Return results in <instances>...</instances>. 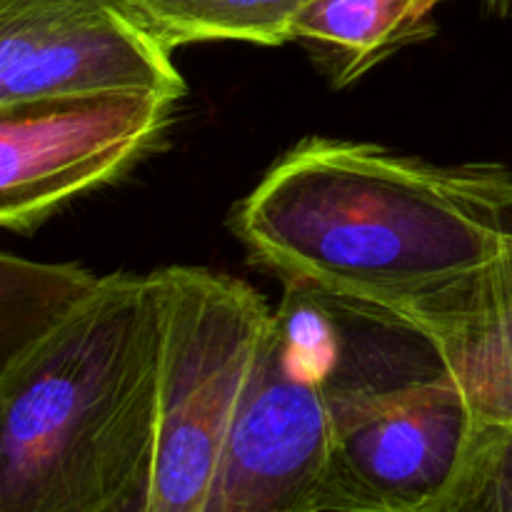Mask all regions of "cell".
<instances>
[{
  "instance_id": "1",
  "label": "cell",
  "mask_w": 512,
  "mask_h": 512,
  "mask_svg": "<svg viewBox=\"0 0 512 512\" xmlns=\"http://www.w3.org/2000/svg\"><path fill=\"white\" fill-rule=\"evenodd\" d=\"M158 275L0 258V512H108L143 478L163 393Z\"/></svg>"
},
{
  "instance_id": "2",
  "label": "cell",
  "mask_w": 512,
  "mask_h": 512,
  "mask_svg": "<svg viewBox=\"0 0 512 512\" xmlns=\"http://www.w3.org/2000/svg\"><path fill=\"white\" fill-rule=\"evenodd\" d=\"M230 228L288 288L378 323L508 258L512 170L313 135L275 160Z\"/></svg>"
},
{
  "instance_id": "3",
  "label": "cell",
  "mask_w": 512,
  "mask_h": 512,
  "mask_svg": "<svg viewBox=\"0 0 512 512\" xmlns=\"http://www.w3.org/2000/svg\"><path fill=\"white\" fill-rule=\"evenodd\" d=\"M163 298V393L150 463L108 512H203L273 315L258 290L190 265L155 270Z\"/></svg>"
},
{
  "instance_id": "4",
  "label": "cell",
  "mask_w": 512,
  "mask_h": 512,
  "mask_svg": "<svg viewBox=\"0 0 512 512\" xmlns=\"http://www.w3.org/2000/svg\"><path fill=\"white\" fill-rule=\"evenodd\" d=\"M335 330L315 295L290 288L230 423L203 512H323Z\"/></svg>"
},
{
  "instance_id": "5",
  "label": "cell",
  "mask_w": 512,
  "mask_h": 512,
  "mask_svg": "<svg viewBox=\"0 0 512 512\" xmlns=\"http://www.w3.org/2000/svg\"><path fill=\"white\" fill-rule=\"evenodd\" d=\"M323 512H420L445 490L480 415L435 360L420 378L330 385Z\"/></svg>"
},
{
  "instance_id": "6",
  "label": "cell",
  "mask_w": 512,
  "mask_h": 512,
  "mask_svg": "<svg viewBox=\"0 0 512 512\" xmlns=\"http://www.w3.org/2000/svg\"><path fill=\"white\" fill-rule=\"evenodd\" d=\"M163 93L88 95L0 108V225L30 233L160 148L175 105Z\"/></svg>"
},
{
  "instance_id": "7",
  "label": "cell",
  "mask_w": 512,
  "mask_h": 512,
  "mask_svg": "<svg viewBox=\"0 0 512 512\" xmlns=\"http://www.w3.org/2000/svg\"><path fill=\"white\" fill-rule=\"evenodd\" d=\"M173 48L135 0H0V108L88 95L183 100Z\"/></svg>"
},
{
  "instance_id": "8",
  "label": "cell",
  "mask_w": 512,
  "mask_h": 512,
  "mask_svg": "<svg viewBox=\"0 0 512 512\" xmlns=\"http://www.w3.org/2000/svg\"><path fill=\"white\" fill-rule=\"evenodd\" d=\"M408 328L463 385L480 418H512V255L415 308Z\"/></svg>"
},
{
  "instance_id": "9",
  "label": "cell",
  "mask_w": 512,
  "mask_h": 512,
  "mask_svg": "<svg viewBox=\"0 0 512 512\" xmlns=\"http://www.w3.org/2000/svg\"><path fill=\"white\" fill-rule=\"evenodd\" d=\"M448 0H313L295 18L290 40L348 88L398 50L433 38L435 8Z\"/></svg>"
},
{
  "instance_id": "10",
  "label": "cell",
  "mask_w": 512,
  "mask_h": 512,
  "mask_svg": "<svg viewBox=\"0 0 512 512\" xmlns=\"http://www.w3.org/2000/svg\"><path fill=\"white\" fill-rule=\"evenodd\" d=\"M170 48L235 40L285 45L295 18L313 0H135Z\"/></svg>"
},
{
  "instance_id": "11",
  "label": "cell",
  "mask_w": 512,
  "mask_h": 512,
  "mask_svg": "<svg viewBox=\"0 0 512 512\" xmlns=\"http://www.w3.org/2000/svg\"><path fill=\"white\" fill-rule=\"evenodd\" d=\"M420 512H512V418H480L458 470Z\"/></svg>"
},
{
  "instance_id": "12",
  "label": "cell",
  "mask_w": 512,
  "mask_h": 512,
  "mask_svg": "<svg viewBox=\"0 0 512 512\" xmlns=\"http://www.w3.org/2000/svg\"><path fill=\"white\" fill-rule=\"evenodd\" d=\"M485 10L500 20H512V0H483Z\"/></svg>"
}]
</instances>
